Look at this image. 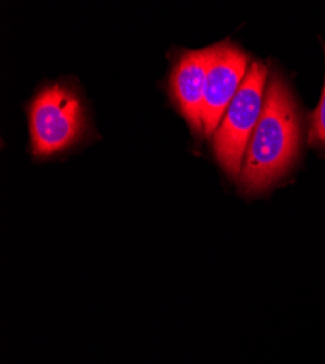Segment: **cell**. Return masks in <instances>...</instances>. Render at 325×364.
<instances>
[{"mask_svg":"<svg viewBox=\"0 0 325 364\" xmlns=\"http://www.w3.org/2000/svg\"><path fill=\"white\" fill-rule=\"evenodd\" d=\"M302 118L284 79L272 73L264 90L258 123L250 139L243 171L241 188L258 194L273 187L299 158Z\"/></svg>","mask_w":325,"mask_h":364,"instance_id":"obj_1","label":"cell"},{"mask_svg":"<svg viewBox=\"0 0 325 364\" xmlns=\"http://www.w3.org/2000/svg\"><path fill=\"white\" fill-rule=\"evenodd\" d=\"M267 76L265 65L260 62L250 65L238 92L230 101L213 134L216 159L232 178L241 175L245 151L261 114Z\"/></svg>","mask_w":325,"mask_h":364,"instance_id":"obj_2","label":"cell"},{"mask_svg":"<svg viewBox=\"0 0 325 364\" xmlns=\"http://www.w3.org/2000/svg\"><path fill=\"white\" fill-rule=\"evenodd\" d=\"M85 112L69 86L44 87L29 109L31 149L36 156H51L75 144L85 132Z\"/></svg>","mask_w":325,"mask_h":364,"instance_id":"obj_3","label":"cell"},{"mask_svg":"<svg viewBox=\"0 0 325 364\" xmlns=\"http://www.w3.org/2000/svg\"><path fill=\"white\" fill-rule=\"evenodd\" d=\"M212 48L203 107V133L213 136L248 72V55L230 41Z\"/></svg>","mask_w":325,"mask_h":364,"instance_id":"obj_4","label":"cell"},{"mask_svg":"<svg viewBox=\"0 0 325 364\" xmlns=\"http://www.w3.org/2000/svg\"><path fill=\"white\" fill-rule=\"evenodd\" d=\"M212 48L181 54L171 75V94L194 132H203V107Z\"/></svg>","mask_w":325,"mask_h":364,"instance_id":"obj_5","label":"cell"},{"mask_svg":"<svg viewBox=\"0 0 325 364\" xmlns=\"http://www.w3.org/2000/svg\"><path fill=\"white\" fill-rule=\"evenodd\" d=\"M311 121H312V124H311L309 140L325 146V80H324V87H322L319 104L315 108Z\"/></svg>","mask_w":325,"mask_h":364,"instance_id":"obj_6","label":"cell"}]
</instances>
